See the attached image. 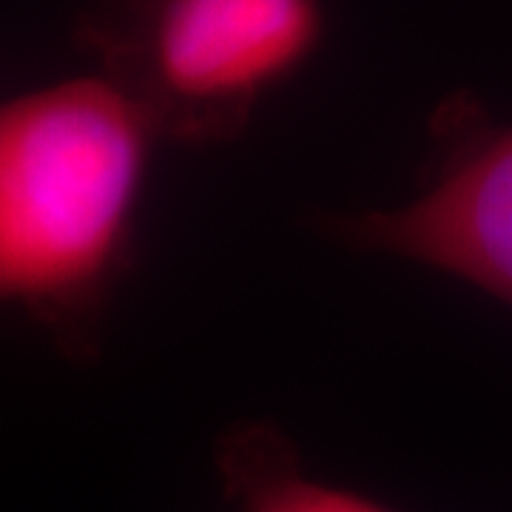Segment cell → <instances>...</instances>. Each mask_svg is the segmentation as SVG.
<instances>
[{
	"label": "cell",
	"instance_id": "cell-1",
	"mask_svg": "<svg viewBox=\"0 0 512 512\" xmlns=\"http://www.w3.org/2000/svg\"><path fill=\"white\" fill-rule=\"evenodd\" d=\"M154 143L103 72L0 103V308L92 342L131 256Z\"/></svg>",
	"mask_w": 512,
	"mask_h": 512
},
{
	"label": "cell",
	"instance_id": "cell-2",
	"mask_svg": "<svg viewBox=\"0 0 512 512\" xmlns=\"http://www.w3.org/2000/svg\"><path fill=\"white\" fill-rule=\"evenodd\" d=\"M322 37V0H103L86 23L100 72L183 146L234 140Z\"/></svg>",
	"mask_w": 512,
	"mask_h": 512
},
{
	"label": "cell",
	"instance_id": "cell-3",
	"mask_svg": "<svg viewBox=\"0 0 512 512\" xmlns=\"http://www.w3.org/2000/svg\"><path fill=\"white\" fill-rule=\"evenodd\" d=\"M439 134V163L416 200L319 225L348 248L416 262L512 305V123L495 126L476 103L453 100Z\"/></svg>",
	"mask_w": 512,
	"mask_h": 512
},
{
	"label": "cell",
	"instance_id": "cell-4",
	"mask_svg": "<svg viewBox=\"0 0 512 512\" xmlns=\"http://www.w3.org/2000/svg\"><path fill=\"white\" fill-rule=\"evenodd\" d=\"M217 470L237 512H393L308 476L293 441L271 421H245L217 444Z\"/></svg>",
	"mask_w": 512,
	"mask_h": 512
}]
</instances>
